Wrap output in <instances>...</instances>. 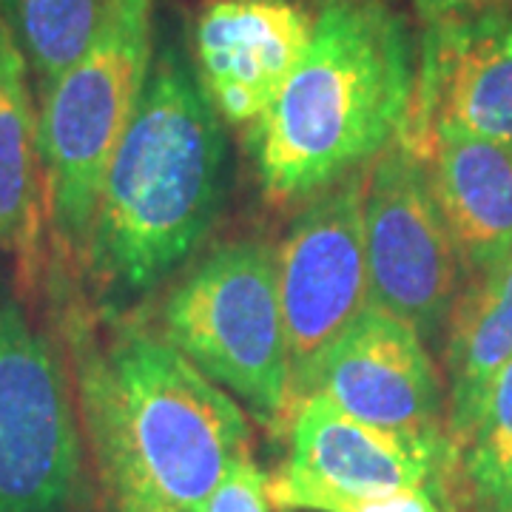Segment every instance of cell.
Masks as SVG:
<instances>
[{
    "label": "cell",
    "instance_id": "2e32d148",
    "mask_svg": "<svg viewBox=\"0 0 512 512\" xmlns=\"http://www.w3.org/2000/svg\"><path fill=\"white\" fill-rule=\"evenodd\" d=\"M103 9L106 0H0V18L29 66L37 97L89 49Z\"/></svg>",
    "mask_w": 512,
    "mask_h": 512
},
{
    "label": "cell",
    "instance_id": "7a4b0ae2",
    "mask_svg": "<svg viewBox=\"0 0 512 512\" xmlns=\"http://www.w3.org/2000/svg\"><path fill=\"white\" fill-rule=\"evenodd\" d=\"M228 197V134L174 40L154 49L80 259L94 311L134 313L197 256Z\"/></svg>",
    "mask_w": 512,
    "mask_h": 512
},
{
    "label": "cell",
    "instance_id": "8992f818",
    "mask_svg": "<svg viewBox=\"0 0 512 512\" xmlns=\"http://www.w3.org/2000/svg\"><path fill=\"white\" fill-rule=\"evenodd\" d=\"M86 441L55 342L15 302L0 305V512H72Z\"/></svg>",
    "mask_w": 512,
    "mask_h": 512
},
{
    "label": "cell",
    "instance_id": "3957f363",
    "mask_svg": "<svg viewBox=\"0 0 512 512\" xmlns=\"http://www.w3.org/2000/svg\"><path fill=\"white\" fill-rule=\"evenodd\" d=\"M419 40L390 0H325L274 106L248 128L256 180L305 202L396 143L416 92Z\"/></svg>",
    "mask_w": 512,
    "mask_h": 512
},
{
    "label": "cell",
    "instance_id": "9a60e30c",
    "mask_svg": "<svg viewBox=\"0 0 512 512\" xmlns=\"http://www.w3.org/2000/svg\"><path fill=\"white\" fill-rule=\"evenodd\" d=\"M43 217L35 86L0 18V248L18 254L23 274L35 268Z\"/></svg>",
    "mask_w": 512,
    "mask_h": 512
},
{
    "label": "cell",
    "instance_id": "8fae6325",
    "mask_svg": "<svg viewBox=\"0 0 512 512\" xmlns=\"http://www.w3.org/2000/svg\"><path fill=\"white\" fill-rule=\"evenodd\" d=\"M436 123L512 143V9L424 29L399 143L430 160Z\"/></svg>",
    "mask_w": 512,
    "mask_h": 512
},
{
    "label": "cell",
    "instance_id": "ffe728a7",
    "mask_svg": "<svg viewBox=\"0 0 512 512\" xmlns=\"http://www.w3.org/2000/svg\"><path fill=\"white\" fill-rule=\"evenodd\" d=\"M407 3L413 9V18L419 20L424 29L512 9V0H407Z\"/></svg>",
    "mask_w": 512,
    "mask_h": 512
},
{
    "label": "cell",
    "instance_id": "52a82bcc",
    "mask_svg": "<svg viewBox=\"0 0 512 512\" xmlns=\"http://www.w3.org/2000/svg\"><path fill=\"white\" fill-rule=\"evenodd\" d=\"M365 254L370 305L407 322L427 345L444 342L467 276L427 163L399 140L365 171Z\"/></svg>",
    "mask_w": 512,
    "mask_h": 512
},
{
    "label": "cell",
    "instance_id": "5b68a950",
    "mask_svg": "<svg viewBox=\"0 0 512 512\" xmlns=\"http://www.w3.org/2000/svg\"><path fill=\"white\" fill-rule=\"evenodd\" d=\"M154 330L265 430H288L291 356L268 242L231 239L191 259L163 296Z\"/></svg>",
    "mask_w": 512,
    "mask_h": 512
},
{
    "label": "cell",
    "instance_id": "44dd1931",
    "mask_svg": "<svg viewBox=\"0 0 512 512\" xmlns=\"http://www.w3.org/2000/svg\"><path fill=\"white\" fill-rule=\"evenodd\" d=\"M322 3H325V0H319V6H322Z\"/></svg>",
    "mask_w": 512,
    "mask_h": 512
},
{
    "label": "cell",
    "instance_id": "30bf717a",
    "mask_svg": "<svg viewBox=\"0 0 512 512\" xmlns=\"http://www.w3.org/2000/svg\"><path fill=\"white\" fill-rule=\"evenodd\" d=\"M313 26L308 0H200L188 57L222 123L248 131L274 106Z\"/></svg>",
    "mask_w": 512,
    "mask_h": 512
},
{
    "label": "cell",
    "instance_id": "277c9868",
    "mask_svg": "<svg viewBox=\"0 0 512 512\" xmlns=\"http://www.w3.org/2000/svg\"><path fill=\"white\" fill-rule=\"evenodd\" d=\"M154 0H106L89 49L40 94L46 225L63 271L80 268L111 154L154 60Z\"/></svg>",
    "mask_w": 512,
    "mask_h": 512
},
{
    "label": "cell",
    "instance_id": "ba28073f",
    "mask_svg": "<svg viewBox=\"0 0 512 512\" xmlns=\"http://www.w3.org/2000/svg\"><path fill=\"white\" fill-rule=\"evenodd\" d=\"M365 171L305 200L274 248L291 356V413L308 396V384L322 356L370 302Z\"/></svg>",
    "mask_w": 512,
    "mask_h": 512
},
{
    "label": "cell",
    "instance_id": "5bb4252c",
    "mask_svg": "<svg viewBox=\"0 0 512 512\" xmlns=\"http://www.w3.org/2000/svg\"><path fill=\"white\" fill-rule=\"evenodd\" d=\"M447 436L456 450L476 427L501 370L512 362V256L467 276L444 333Z\"/></svg>",
    "mask_w": 512,
    "mask_h": 512
},
{
    "label": "cell",
    "instance_id": "4fadbf2b",
    "mask_svg": "<svg viewBox=\"0 0 512 512\" xmlns=\"http://www.w3.org/2000/svg\"><path fill=\"white\" fill-rule=\"evenodd\" d=\"M430 185L464 276H476L512 256V143L456 123H436Z\"/></svg>",
    "mask_w": 512,
    "mask_h": 512
},
{
    "label": "cell",
    "instance_id": "6da1fadb",
    "mask_svg": "<svg viewBox=\"0 0 512 512\" xmlns=\"http://www.w3.org/2000/svg\"><path fill=\"white\" fill-rule=\"evenodd\" d=\"M52 293L100 512L205 510L251 456L242 407L134 313L80 302L60 268Z\"/></svg>",
    "mask_w": 512,
    "mask_h": 512
},
{
    "label": "cell",
    "instance_id": "9c48e42d",
    "mask_svg": "<svg viewBox=\"0 0 512 512\" xmlns=\"http://www.w3.org/2000/svg\"><path fill=\"white\" fill-rule=\"evenodd\" d=\"M441 384L419 333L367 302L313 370L308 396H325L353 419L407 439L447 441V390Z\"/></svg>",
    "mask_w": 512,
    "mask_h": 512
},
{
    "label": "cell",
    "instance_id": "7c38bea8",
    "mask_svg": "<svg viewBox=\"0 0 512 512\" xmlns=\"http://www.w3.org/2000/svg\"><path fill=\"white\" fill-rule=\"evenodd\" d=\"M285 433L291 436V456L282 464L325 487L348 493L430 487L456 507V450L450 439H407L353 419L325 396H308L296 404Z\"/></svg>",
    "mask_w": 512,
    "mask_h": 512
},
{
    "label": "cell",
    "instance_id": "d6986e66",
    "mask_svg": "<svg viewBox=\"0 0 512 512\" xmlns=\"http://www.w3.org/2000/svg\"><path fill=\"white\" fill-rule=\"evenodd\" d=\"M202 512H271L268 476L254 458H239L222 476Z\"/></svg>",
    "mask_w": 512,
    "mask_h": 512
},
{
    "label": "cell",
    "instance_id": "e0dca14e",
    "mask_svg": "<svg viewBox=\"0 0 512 512\" xmlns=\"http://www.w3.org/2000/svg\"><path fill=\"white\" fill-rule=\"evenodd\" d=\"M453 501L467 512H512V362L501 370L473 433L456 447Z\"/></svg>",
    "mask_w": 512,
    "mask_h": 512
},
{
    "label": "cell",
    "instance_id": "ac0fdd59",
    "mask_svg": "<svg viewBox=\"0 0 512 512\" xmlns=\"http://www.w3.org/2000/svg\"><path fill=\"white\" fill-rule=\"evenodd\" d=\"M271 507L279 512H456V507L430 487L390 493H348L279 464L268 476Z\"/></svg>",
    "mask_w": 512,
    "mask_h": 512
}]
</instances>
